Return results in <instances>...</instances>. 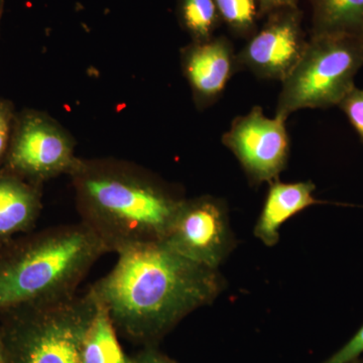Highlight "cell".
Returning <instances> with one entry per match:
<instances>
[{"mask_svg":"<svg viewBox=\"0 0 363 363\" xmlns=\"http://www.w3.org/2000/svg\"><path fill=\"white\" fill-rule=\"evenodd\" d=\"M116 266L89 286L116 330L156 346L184 318L218 297V269L186 259L162 241L117 253Z\"/></svg>","mask_w":363,"mask_h":363,"instance_id":"6da1fadb","label":"cell"},{"mask_svg":"<svg viewBox=\"0 0 363 363\" xmlns=\"http://www.w3.org/2000/svg\"><path fill=\"white\" fill-rule=\"evenodd\" d=\"M69 177L80 222L108 252L164 240L185 199L152 172L114 157H80Z\"/></svg>","mask_w":363,"mask_h":363,"instance_id":"7a4b0ae2","label":"cell"},{"mask_svg":"<svg viewBox=\"0 0 363 363\" xmlns=\"http://www.w3.org/2000/svg\"><path fill=\"white\" fill-rule=\"evenodd\" d=\"M106 247L82 222L30 231L0 245V316L55 304L78 288Z\"/></svg>","mask_w":363,"mask_h":363,"instance_id":"3957f363","label":"cell"},{"mask_svg":"<svg viewBox=\"0 0 363 363\" xmlns=\"http://www.w3.org/2000/svg\"><path fill=\"white\" fill-rule=\"evenodd\" d=\"M96 309L88 288L62 302L2 315L6 363H82L83 343Z\"/></svg>","mask_w":363,"mask_h":363,"instance_id":"277c9868","label":"cell"},{"mask_svg":"<svg viewBox=\"0 0 363 363\" xmlns=\"http://www.w3.org/2000/svg\"><path fill=\"white\" fill-rule=\"evenodd\" d=\"M363 67V35H311L304 54L281 82L276 116L286 121L306 108L338 106Z\"/></svg>","mask_w":363,"mask_h":363,"instance_id":"5b68a950","label":"cell"},{"mask_svg":"<svg viewBox=\"0 0 363 363\" xmlns=\"http://www.w3.org/2000/svg\"><path fill=\"white\" fill-rule=\"evenodd\" d=\"M73 136L49 114L35 109L18 112L1 171L44 185L70 175L79 159Z\"/></svg>","mask_w":363,"mask_h":363,"instance_id":"8992f818","label":"cell"},{"mask_svg":"<svg viewBox=\"0 0 363 363\" xmlns=\"http://www.w3.org/2000/svg\"><path fill=\"white\" fill-rule=\"evenodd\" d=\"M162 242L186 259L218 269L233 247L225 202L209 195L184 199Z\"/></svg>","mask_w":363,"mask_h":363,"instance_id":"52a82bcc","label":"cell"},{"mask_svg":"<svg viewBox=\"0 0 363 363\" xmlns=\"http://www.w3.org/2000/svg\"><path fill=\"white\" fill-rule=\"evenodd\" d=\"M286 121L264 116L262 107L236 117L222 135V143L240 162L252 185L278 180L290 157Z\"/></svg>","mask_w":363,"mask_h":363,"instance_id":"ba28073f","label":"cell"},{"mask_svg":"<svg viewBox=\"0 0 363 363\" xmlns=\"http://www.w3.org/2000/svg\"><path fill=\"white\" fill-rule=\"evenodd\" d=\"M308 40L298 6L272 11L238 52V67L257 78L283 82L302 58Z\"/></svg>","mask_w":363,"mask_h":363,"instance_id":"9c48e42d","label":"cell"},{"mask_svg":"<svg viewBox=\"0 0 363 363\" xmlns=\"http://www.w3.org/2000/svg\"><path fill=\"white\" fill-rule=\"evenodd\" d=\"M182 71L199 111L218 101L230 79L240 71L238 52L224 35L191 42L181 50Z\"/></svg>","mask_w":363,"mask_h":363,"instance_id":"30bf717a","label":"cell"},{"mask_svg":"<svg viewBox=\"0 0 363 363\" xmlns=\"http://www.w3.org/2000/svg\"><path fill=\"white\" fill-rule=\"evenodd\" d=\"M42 188L0 169V245L33 230L42 213Z\"/></svg>","mask_w":363,"mask_h":363,"instance_id":"8fae6325","label":"cell"},{"mask_svg":"<svg viewBox=\"0 0 363 363\" xmlns=\"http://www.w3.org/2000/svg\"><path fill=\"white\" fill-rule=\"evenodd\" d=\"M262 213L255 227V235L267 247L278 243L279 228L306 208L319 203L314 197L316 186L311 181L297 183L271 182Z\"/></svg>","mask_w":363,"mask_h":363,"instance_id":"7c38bea8","label":"cell"},{"mask_svg":"<svg viewBox=\"0 0 363 363\" xmlns=\"http://www.w3.org/2000/svg\"><path fill=\"white\" fill-rule=\"evenodd\" d=\"M311 35H363V0H309Z\"/></svg>","mask_w":363,"mask_h":363,"instance_id":"4fadbf2b","label":"cell"},{"mask_svg":"<svg viewBox=\"0 0 363 363\" xmlns=\"http://www.w3.org/2000/svg\"><path fill=\"white\" fill-rule=\"evenodd\" d=\"M82 363H133L119 343L108 312L98 302L83 343Z\"/></svg>","mask_w":363,"mask_h":363,"instance_id":"5bb4252c","label":"cell"},{"mask_svg":"<svg viewBox=\"0 0 363 363\" xmlns=\"http://www.w3.org/2000/svg\"><path fill=\"white\" fill-rule=\"evenodd\" d=\"M177 18L192 42L212 39L222 23L214 0H178Z\"/></svg>","mask_w":363,"mask_h":363,"instance_id":"9a60e30c","label":"cell"},{"mask_svg":"<svg viewBox=\"0 0 363 363\" xmlns=\"http://www.w3.org/2000/svg\"><path fill=\"white\" fill-rule=\"evenodd\" d=\"M224 23L236 37H250L257 32L260 16L257 0H214Z\"/></svg>","mask_w":363,"mask_h":363,"instance_id":"2e32d148","label":"cell"},{"mask_svg":"<svg viewBox=\"0 0 363 363\" xmlns=\"http://www.w3.org/2000/svg\"><path fill=\"white\" fill-rule=\"evenodd\" d=\"M18 112L13 101L0 98V168L6 160Z\"/></svg>","mask_w":363,"mask_h":363,"instance_id":"e0dca14e","label":"cell"},{"mask_svg":"<svg viewBox=\"0 0 363 363\" xmlns=\"http://www.w3.org/2000/svg\"><path fill=\"white\" fill-rule=\"evenodd\" d=\"M363 143V89L354 87L338 105Z\"/></svg>","mask_w":363,"mask_h":363,"instance_id":"ac0fdd59","label":"cell"},{"mask_svg":"<svg viewBox=\"0 0 363 363\" xmlns=\"http://www.w3.org/2000/svg\"><path fill=\"white\" fill-rule=\"evenodd\" d=\"M363 353V325L347 343L322 363H352Z\"/></svg>","mask_w":363,"mask_h":363,"instance_id":"d6986e66","label":"cell"},{"mask_svg":"<svg viewBox=\"0 0 363 363\" xmlns=\"http://www.w3.org/2000/svg\"><path fill=\"white\" fill-rule=\"evenodd\" d=\"M133 359V363H177L160 352L156 346H147Z\"/></svg>","mask_w":363,"mask_h":363,"instance_id":"ffe728a7","label":"cell"},{"mask_svg":"<svg viewBox=\"0 0 363 363\" xmlns=\"http://www.w3.org/2000/svg\"><path fill=\"white\" fill-rule=\"evenodd\" d=\"M257 2L262 18L278 9L298 6V0H257Z\"/></svg>","mask_w":363,"mask_h":363,"instance_id":"44dd1931","label":"cell"},{"mask_svg":"<svg viewBox=\"0 0 363 363\" xmlns=\"http://www.w3.org/2000/svg\"><path fill=\"white\" fill-rule=\"evenodd\" d=\"M6 337H4V329H2L1 324H0V363H6Z\"/></svg>","mask_w":363,"mask_h":363,"instance_id":"7402d4cb","label":"cell"},{"mask_svg":"<svg viewBox=\"0 0 363 363\" xmlns=\"http://www.w3.org/2000/svg\"><path fill=\"white\" fill-rule=\"evenodd\" d=\"M4 0H0V21H1L2 13H4Z\"/></svg>","mask_w":363,"mask_h":363,"instance_id":"603a6c76","label":"cell"},{"mask_svg":"<svg viewBox=\"0 0 363 363\" xmlns=\"http://www.w3.org/2000/svg\"><path fill=\"white\" fill-rule=\"evenodd\" d=\"M352 363H363V360L357 359V362Z\"/></svg>","mask_w":363,"mask_h":363,"instance_id":"cb8c5ba5","label":"cell"}]
</instances>
